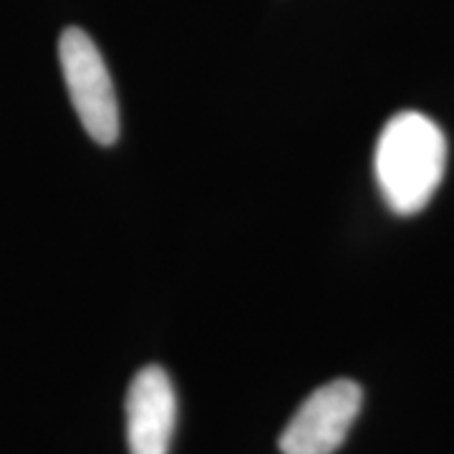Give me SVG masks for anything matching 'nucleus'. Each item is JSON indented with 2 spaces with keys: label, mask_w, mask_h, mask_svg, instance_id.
Wrapping results in <instances>:
<instances>
[{
  "label": "nucleus",
  "mask_w": 454,
  "mask_h": 454,
  "mask_svg": "<svg viewBox=\"0 0 454 454\" xmlns=\"http://www.w3.org/2000/svg\"><path fill=\"white\" fill-rule=\"evenodd\" d=\"M444 167L447 139L429 116L419 112L391 116L373 152V175L391 212H422L442 184Z\"/></svg>",
  "instance_id": "obj_1"
},
{
  "label": "nucleus",
  "mask_w": 454,
  "mask_h": 454,
  "mask_svg": "<svg viewBox=\"0 0 454 454\" xmlns=\"http://www.w3.org/2000/svg\"><path fill=\"white\" fill-rule=\"evenodd\" d=\"M59 61L71 104L86 134L101 146L119 139V104L112 76L89 33L71 26L59 38Z\"/></svg>",
  "instance_id": "obj_2"
},
{
  "label": "nucleus",
  "mask_w": 454,
  "mask_h": 454,
  "mask_svg": "<svg viewBox=\"0 0 454 454\" xmlns=\"http://www.w3.org/2000/svg\"><path fill=\"white\" fill-rule=\"evenodd\" d=\"M364 404V391L351 379H336L310 394L280 434L283 454H333L346 442Z\"/></svg>",
  "instance_id": "obj_3"
},
{
  "label": "nucleus",
  "mask_w": 454,
  "mask_h": 454,
  "mask_svg": "<svg viewBox=\"0 0 454 454\" xmlns=\"http://www.w3.org/2000/svg\"><path fill=\"white\" fill-rule=\"evenodd\" d=\"M177 424V394L162 366H145L127 391V444L131 454H167Z\"/></svg>",
  "instance_id": "obj_4"
}]
</instances>
